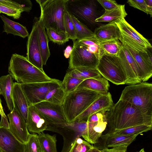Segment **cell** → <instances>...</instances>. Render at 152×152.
<instances>
[{
  "label": "cell",
  "instance_id": "cell-1",
  "mask_svg": "<svg viewBox=\"0 0 152 152\" xmlns=\"http://www.w3.org/2000/svg\"><path fill=\"white\" fill-rule=\"evenodd\" d=\"M108 132L140 125L152 126V116L128 102L120 100L105 113Z\"/></svg>",
  "mask_w": 152,
  "mask_h": 152
},
{
  "label": "cell",
  "instance_id": "cell-2",
  "mask_svg": "<svg viewBox=\"0 0 152 152\" xmlns=\"http://www.w3.org/2000/svg\"><path fill=\"white\" fill-rule=\"evenodd\" d=\"M8 70L9 74L20 84L50 82L53 79L32 64L26 57L16 53L12 56Z\"/></svg>",
  "mask_w": 152,
  "mask_h": 152
},
{
  "label": "cell",
  "instance_id": "cell-3",
  "mask_svg": "<svg viewBox=\"0 0 152 152\" xmlns=\"http://www.w3.org/2000/svg\"><path fill=\"white\" fill-rule=\"evenodd\" d=\"M101 95L83 88H77L66 94L62 105L67 122L75 121Z\"/></svg>",
  "mask_w": 152,
  "mask_h": 152
},
{
  "label": "cell",
  "instance_id": "cell-4",
  "mask_svg": "<svg viewBox=\"0 0 152 152\" xmlns=\"http://www.w3.org/2000/svg\"><path fill=\"white\" fill-rule=\"evenodd\" d=\"M41 10L39 17L45 28L65 31L64 15L68 10V0H36Z\"/></svg>",
  "mask_w": 152,
  "mask_h": 152
},
{
  "label": "cell",
  "instance_id": "cell-5",
  "mask_svg": "<svg viewBox=\"0 0 152 152\" xmlns=\"http://www.w3.org/2000/svg\"><path fill=\"white\" fill-rule=\"evenodd\" d=\"M120 100L126 101L152 116V84L145 82L130 85L123 91Z\"/></svg>",
  "mask_w": 152,
  "mask_h": 152
},
{
  "label": "cell",
  "instance_id": "cell-6",
  "mask_svg": "<svg viewBox=\"0 0 152 152\" xmlns=\"http://www.w3.org/2000/svg\"><path fill=\"white\" fill-rule=\"evenodd\" d=\"M48 122L46 130L56 132L63 137V144L61 152H69L75 140L80 137L83 138L86 134L87 121L75 120L62 123Z\"/></svg>",
  "mask_w": 152,
  "mask_h": 152
},
{
  "label": "cell",
  "instance_id": "cell-7",
  "mask_svg": "<svg viewBox=\"0 0 152 152\" xmlns=\"http://www.w3.org/2000/svg\"><path fill=\"white\" fill-rule=\"evenodd\" d=\"M96 69L101 75L116 85L126 84L128 78L118 57L104 55L99 60Z\"/></svg>",
  "mask_w": 152,
  "mask_h": 152
},
{
  "label": "cell",
  "instance_id": "cell-8",
  "mask_svg": "<svg viewBox=\"0 0 152 152\" xmlns=\"http://www.w3.org/2000/svg\"><path fill=\"white\" fill-rule=\"evenodd\" d=\"M115 23L121 33L119 40L122 43L127 44L139 52L143 53L147 49H152V45L148 41L130 25L124 18Z\"/></svg>",
  "mask_w": 152,
  "mask_h": 152
},
{
  "label": "cell",
  "instance_id": "cell-9",
  "mask_svg": "<svg viewBox=\"0 0 152 152\" xmlns=\"http://www.w3.org/2000/svg\"><path fill=\"white\" fill-rule=\"evenodd\" d=\"M29 106L44 101L47 94L62 85L60 80L53 79L50 82L20 84Z\"/></svg>",
  "mask_w": 152,
  "mask_h": 152
},
{
  "label": "cell",
  "instance_id": "cell-10",
  "mask_svg": "<svg viewBox=\"0 0 152 152\" xmlns=\"http://www.w3.org/2000/svg\"><path fill=\"white\" fill-rule=\"evenodd\" d=\"M99 60L90 52L84 45L73 41L72 51L69 57V70L80 67L96 68Z\"/></svg>",
  "mask_w": 152,
  "mask_h": 152
},
{
  "label": "cell",
  "instance_id": "cell-11",
  "mask_svg": "<svg viewBox=\"0 0 152 152\" xmlns=\"http://www.w3.org/2000/svg\"><path fill=\"white\" fill-rule=\"evenodd\" d=\"M108 110H104L90 115L87 121V130L84 140L91 144L97 143L102 132L106 129L107 123L105 113Z\"/></svg>",
  "mask_w": 152,
  "mask_h": 152
},
{
  "label": "cell",
  "instance_id": "cell-12",
  "mask_svg": "<svg viewBox=\"0 0 152 152\" xmlns=\"http://www.w3.org/2000/svg\"><path fill=\"white\" fill-rule=\"evenodd\" d=\"M118 58L127 75L128 80L126 84L131 85L141 82V72L128 50L122 44Z\"/></svg>",
  "mask_w": 152,
  "mask_h": 152
},
{
  "label": "cell",
  "instance_id": "cell-13",
  "mask_svg": "<svg viewBox=\"0 0 152 152\" xmlns=\"http://www.w3.org/2000/svg\"><path fill=\"white\" fill-rule=\"evenodd\" d=\"M7 116L10 121L9 129L11 133L21 143L24 144L26 143L30 135L26 123L14 107Z\"/></svg>",
  "mask_w": 152,
  "mask_h": 152
},
{
  "label": "cell",
  "instance_id": "cell-14",
  "mask_svg": "<svg viewBox=\"0 0 152 152\" xmlns=\"http://www.w3.org/2000/svg\"><path fill=\"white\" fill-rule=\"evenodd\" d=\"M33 105L48 122L53 123L67 122L62 105L43 101Z\"/></svg>",
  "mask_w": 152,
  "mask_h": 152
},
{
  "label": "cell",
  "instance_id": "cell-15",
  "mask_svg": "<svg viewBox=\"0 0 152 152\" xmlns=\"http://www.w3.org/2000/svg\"><path fill=\"white\" fill-rule=\"evenodd\" d=\"M27 56L28 61L42 71L43 64L39 44L36 27L33 23L31 31L28 37L27 43Z\"/></svg>",
  "mask_w": 152,
  "mask_h": 152
},
{
  "label": "cell",
  "instance_id": "cell-16",
  "mask_svg": "<svg viewBox=\"0 0 152 152\" xmlns=\"http://www.w3.org/2000/svg\"><path fill=\"white\" fill-rule=\"evenodd\" d=\"M113 104L111 95L109 92L106 94H102L75 120L87 121L91 115L102 110H109Z\"/></svg>",
  "mask_w": 152,
  "mask_h": 152
},
{
  "label": "cell",
  "instance_id": "cell-17",
  "mask_svg": "<svg viewBox=\"0 0 152 152\" xmlns=\"http://www.w3.org/2000/svg\"><path fill=\"white\" fill-rule=\"evenodd\" d=\"M26 124L28 131L39 134L46 130L48 122L33 105L28 107Z\"/></svg>",
  "mask_w": 152,
  "mask_h": 152
},
{
  "label": "cell",
  "instance_id": "cell-18",
  "mask_svg": "<svg viewBox=\"0 0 152 152\" xmlns=\"http://www.w3.org/2000/svg\"><path fill=\"white\" fill-rule=\"evenodd\" d=\"M24 145L9 129L0 127V149L2 152H23Z\"/></svg>",
  "mask_w": 152,
  "mask_h": 152
},
{
  "label": "cell",
  "instance_id": "cell-19",
  "mask_svg": "<svg viewBox=\"0 0 152 152\" xmlns=\"http://www.w3.org/2000/svg\"><path fill=\"white\" fill-rule=\"evenodd\" d=\"M95 1L89 0L86 2L78 3L72 8V12L83 20L91 23L94 24L98 18Z\"/></svg>",
  "mask_w": 152,
  "mask_h": 152
},
{
  "label": "cell",
  "instance_id": "cell-20",
  "mask_svg": "<svg viewBox=\"0 0 152 152\" xmlns=\"http://www.w3.org/2000/svg\"><path fill=\"white\" fill-rule=\"evenodd\" d=\"M14 107L19 112L26 123L29 105L21 88L20 84L14 83L12 91Z\"/></svg>",
  "mask_w": 152,
  "mask_h": 152
},
{
  "label": "cell",
  "instance_id": "cell-21",
  "mask_svg": "<svg viewBox=\"0 0 152 152\" xmlns=\"http://www.w3.org/2000/svg\"><path fill=\"white\" fill-rule=\"evenodd\" d=\"M33 23L36 27L42 64L45 65L50 55L48 46V39L40 18L35 17Z\"/></svg>",
  "mask_w": 152,
  "mask_h": 152
},
{
  "label": "cell",
  "instance_id": "cell-22",
  "mask_svg": "<svg viewBox=\"0 0 152 152\" xmlns=\"http://www.w3.org/2000/svg\"><path fill=\"white\" fill-rule=\"evenodd\" d=\"M94 37L100 43L119 39L120 31L115 23H109L100 26L96 28Z\"/></svg>",
  "mask_w": 152,
  "mask_h": 152
},
{
  "label": "cell",
  "instance_id": "cell-23",
  "mask_svg": "<svg viewBox=\"0 0 152 152\" xmlns=\"http://www.w3.org/2000/svg\"><path fill=\"white\" fill-rule=\"evenodd\" d=\"M109 86L108 80L101 76L85 80L80 83L77 88H86L99 93L102 94H106L108 93Z\"/></svg>",
  "mask_w": 152,
  "mask_h": 152
},
{
  "label": "cell",
  "instance_id": "cell-24",
  "mask_svg": "<svg viewBox=\"0 0 152 152\" xmlns=\"http://www.w3.org/2000/svg\"><path fill=\"white\" fill-rule=\"evenodd\" d=\"M122 44L128 50L140 70L142 75V81L145 82L148 80L152 76V67L147 63L140 52L125 43Z\"/></svg>",
  "mask_w": 152,
  "mask_h": 152
},
{
  "label": "cell",
  "instance_id": "cell-25",
  "mask_svg": "<svg viewBox=\"0 0 152 152\" xmlns=\"http://www.w3.org/2000/svg\"><path fill=\"white\" fill-rule=\"evenodd\" d=\"M13 79L10 74L0 77V95H2L4 97L8 108L10 111L14 107L12 98Z\"/></svg>",
  "mask_w": 152,
  "mask_h": 152
},
{
  "label": "cell",
  "instance_id": "cell-26",
  "mask_svg": "<svg viewBox=\"0 0 152 152\" xmlns=\"http://www.w3.org/2000/svg\"><path fill=\"white\" fill-rule=\"evenodd\" d=\"M0 17L4 22V30L7 34H12L24 38L28 37L29 33L26 28L21 24L12 21L3 15Z\"/></svg>",
  "mask_w": 152,
  "mask_h": 152
},
{
  "label": "cell",
  "instance_id": "cell-27",
  "mask_svg": "<svg viewBox=\"0 0 152 152\" xmlns=\"http://www.w3.org/2000/svg\"><path fill=\"white\" fill-rule=\"evenodd\" d=\"M127 15L125 9V5H120L113 10H105L104 13L96 19L95 22L116 23L125 18Z\"/></svg>",
  "mask_w": 152,
  "mask_h": 152
},
{
  "label": "cell",
  "instance_id": "cell-28",
  "mask_svg": "<svg viewBox=\"0 0 152 152\" xmlns=\"http://www.w3.org/2000/svg\"><path fill=\"white\" fill-rule=\"evenodd\" d=\"M138 135H118L106 133L101 136L102 139L105 140L106 146L108 148H113L124 145H129Z\"/></svg>",
  "mask_w": 152,
  "mask_h": 152
},
{
  "label": "cell",
  "instance_id": "cell-29",
  "mask_svg": "<svg viewBox=\"0 0 152 152\" xmlns=\"http://www.w3.org/2000/svg\"><path fill=\"white\" fill-rule=\"evenodd\" d=\"M38 136L42 152H57L56 134L51 135L42 132Z\"/></svg>",
  "mask_w": 152,
  "mask_h": 152
},
{
  "label": "cell",
  "instance_id": "cell-30",
  "mask_svg": "<svg viewBox=\"0 0 152 152\" xmlns=\"http://www.w3.org/2000/svg\"><path fill=\"white\" fill-rule=\"evenodd\" d=\"M67 72L74 77L83 80L101 77L96 68H78L70 69Z\"/></svg>",
  "mask_w": 152,
  "mask_h": 152
},
{
  "label": "cell",
  "instance_id": "cell-31",
  "mask_svg": "<svg viewBox=\"0 0 152 152\" xmlns=\"http://www.w3.org/2000/svg\"><path fill=\"white\" fill-rule=\"evenodd\" d=\"M70 17L75 27L76 39L81 40L94 37V32L70 13Z\"/></svg>",
  "mask_w": 152,
  "mask_h": 152
},
{
  "label": "cell",
  "instance_id": "cell-32",
  "mask_svg": "<svg viewBox=\"0 0 152 152\" xmlns=\"http://www.w3.org/2000/svg\"><path fill=\"white\" fill-rule=\"evenodd\" d=\"M104 55L118 57L122 44L118 39L103 42L99 43Z\"/></svg>",
  "mask_w": 152,
  "mask_h": 152
},
{
  "label": "cell",
  "instance_id": "cell-33",
  "mask_svg": "<svg viewBox=\"0 0 152 152\" xmlns=\"http://www.w3.org/2000/svg\"><path fill=\"white\" fill-rule=\"evenodd\" d=\"M77 41L85 46L88 50L94 54L99 60L104 55L103 51L99 45V43L95 37Z\"/></svg>",
  "mask_w": 152,
  "mask_h": 152
},
{
  "label": "cell",
  "instance_id": "cell-34",
  "mask_svg": "<svg viewBox=\"0 0 152 152\" xmlns=\"http://www.w3.org/2000/svg\"><path fill=\"white\" fill-rule=\"evenodd\" d=\"M152 126L140 125L120 129H115L106 134L113 135H132L139 134L151 129Z\"/></svg>",
  "mask_w": 152,
  "mask_h": 152
},
{
  "label": "cell",
  "instance_id": "cell-35",
  "mask_svg": "<svg viewBox=\"0 0 152 152\" xmlns=\"http://www.w3.org/2000/svg\"><path fill=\"white\" fill-rule=\"evenodd\" d=\"M66 94L62 85L49 92L46 95L44 101L62 105Z\"/></svg>",
  "mask_w": 152,
  "mask_h": 152
},
{
  "label": "cell",
  "instance_id": "cell-36",
  "mask_svg": "<svg viewBox=\"0 0 152 152\" xmlns=\"http://www.w3.org/2000/svg\"><path fill=\"white\" fill-rule=\"evenodd\" d=\"M83 80L72 76L67 72L62 82V86L66 94L76 90Z\"/></svg>",
  "mask_w": 152,
  "mask_h": 152
},
{
  "label": "cell",
  "instance_id": "cell-37",
  "mask_svg": "<svg viewBox=\"0 0 152 152\" xmlns=\"http://www.w3.org/2000/svg\"><path fill=\"white\" fill-rule=\"evenodd\" d=\"M46 34L48 39L59 45L64 44L69 40L65 31L58 32L51 28L46 29Z\"/></svg>",
  "mask_w": 152,
  "mask_h": 152
},
{
  "label": "cell",
  "instance_id": "cell-38",
  "mask_svg": "<svg viewBox=\"0 0 152 152\" xmlns=\"http://www.w3.org/2000/svg\"><path fill=\"white\" fill-rule=\"evenodd\" d=\"M4 3L19 10L21 12H29L32 9V4L29 0H2Z\"/></svg>",
  "mask_w": 152,
  "mask_h": 152
},
{
  "label": "cell",
  "instance_id": "cell-39",
  "mask_svg": "<svg viewBox=\"0 0 152 152\" xmlns=\"http://www.w3.org/2000/svg\"><path fill=\"white\" fill-rule=\"evenodd\" d=\"M64 25L65 32L69 39L73 41L76 39V33L74 25L70 17V13L68 10L64 15Z\"/></svg>",
  "mask_w": 152,
  "mask_h": 152
},
{
  "label": "cell",
  "instance_id": "cell-40",
  "mask_svg": "<svg viewBox=\"0 0 152 152\" xmlns=\"http://www.w3.org/2000/svg\"><path fill=\"white\" fill-rule=\"evenodd\" d=\"M23 152H42L37 134H30L28 141L24 144Z\"/></svg>",
  "mask_w": 152,
  "mask_h": 152
},
{
  "label": "cell",
  "instance_id": "cell-41",
  "mask_svg": "<svg viewBox=\"0 0 152 152\" xmlns=\"http://www.w3.org/2000/svg\"><path fill=\"white\" fill-rule=\"evenodd\" d=\"M92 146L89 143L80 137L75 140L69 152H87Z\"/></svg>",
  "mask_w": 152,
  "mask_h": 152
},
{
  "label": "cell",
  "instance_id": "cell-42",
  "mask_svg": "<svg viewBox=\"0 0 152 152\" xmlns=\"http://www.w3.org/2000/svg\"><path fill=\"white\" fill-rule=\"evenodd\" d=\"M0 13H3L15 19H19L21 12L0 0Z\"/></svg>",
  "mask_w": 152,
  "mask_h": 152
},
{
  "label": "cell",
  "instance_id": "cell-43",
  "mask_svg": "<svg viewBox=\"0 0 152 152\" xmlns=\"http://www.w3.org/2000/svg\"><path fill=\"white\" fill-rule=\"evenodd\" d=\"M127 3L130 6L150 14L151 17L152 7L148 6L144 0H129Z\"/></svg>",
  "mask_w": 152,
  "mask_h": 152
},
{
  "label": "cell",
  "instance_id": "cell-44",
  "mask_svg": "<svg viewBox=\"0 0 152 152\" xmlns=\"http://www.w3.org/2000/svg\"><path fill=\"white\" fill-rule=\"evenodd\" d=\"M97 1L106 11L114 9L120 5L113 0H98Z\"/></svg>",
  "mask_w": 152,
  "mask_h": 152
},
{
  "label": "cell",
  "instance_id": "cell-45",
  "mask_svg": "<svg viewBox=\"0 0 152 152\" xmlns=\"http://www.w3.org/2000/svg\"><path fill=\"white\" fill-rule=\"evenodd\" d=\"M128 145H120L112 148H105L100 150L101 152H126Z\"/></svg>",
  "mask_w": 152,
  "mask_h": 152
},
{
  "label": "cell",
  "instance_id": "cell-46",
  "mask_svg": "<svg viewBox=\"0 0 152 152\" xmlns=\"http://www.w3.org/2000/svg\"><path fill=\"white\" fill-rule=\"evenodd\" d=\"M149 49H146L144 52H140V53L147 63L152 67V53L149 50Z\"/></svg>",
  "mask_w": 152,
  "mask_h": 152
},
{
  "label": "cell",
  "instance_id": "cell-47",
  "mask_svg": "<svg viewBox=\"0 0 152 152\" xmlns=\"http://www.w3.org/2000/svg\"><path fill=\"white\" fill-rule=\"evenodd\" d=\"M0 127H4L9 129V123L6 117H1L0 122Z\"/></svg>",
  "mask_w": 152,
  "mask_h": 152
},
{
  "label": "cell",
  "instance_id": "cell-48",
  "mask_svg": "<svg viewBox=\"0 0 152 152\" xmlns=\"http://www.w3.org/2000/svg\"><path fill=\"white\" fill-rule=\"evenodd\" d=\"M72 48L69 45L67 46L64 51V55L66 58L69 57L71 54Z\"/></svg>",
  "mask_w": 152,
  "mask_h": 152
},
{
  "label": "cell",
  "instance_id": "cell-49",
  "mask_svg": "<svg viewBox=\"0 0 152 152\" xmlns=\"http://www.w3.org/2000/svg\"><path fill=\"white\" fill-rule=\"evenodd\" d=\"M0 115L1 117H6V116L4 113L3 109V107L1 103V99L0 98Z\"/></svg>",
  "mask_w": 152,
  "mask_h": 152
},
{
  "label": "cell",
  "instance_id": "cell-50",
  "mask_svg": "<svg viewBox=\"0 0 152 152\" xmlns=\"http://www.w3.org/2000/svg\"><path fill=\"white\" fill-rule=\"evenodd\" d=\"M87 152H101L100 150L93 145Z\"/></svg>",
  "mask_w": 152,
  "mask_h": 152
},
{
  "label": "cell",
  "instance_id": "cell-51",
  "mask_svg": "<svg viewBox=\"0 0 152 152\" xmlns=\"http://www.w3.org/2000/svg\"><path fill=\"white\" fill-rule=\"evenodd\" d=\"M145 2L147 5L149 7H152V0H145Z\"/></svg>",
  "mask_w": 152,
  "mask_h": 152
},
{
  "label": "cell",
  "instance_id": "cell-52",
  "mask_svg": "<svg viewBox=\"0 0 152 152\" xmlns=\"http://www.w3.org/2000/svg\"><path fill=\"white\" fill-rule=\"evenodd\" d=\"M137 152H145V151L144 149L143 148L141 149L139 151Z\"/></svg>",
  "mask_w": 152,
  "mask_h": 152
},
{
  "label": "cell",
  "instance_id": "cell-53",
  "mask_svg": "<svg viewBox=\"0 0 152 152\" xmlns=\"http://www.w3.org/2000/svg\"><path fill=\"white\" fill-rule=\"evenodd\" d=\"M0 152H2V151L0 149Z\"/></svg>",
  "mask_w": 152,
  "mask_h": 152
}]
</instances>
